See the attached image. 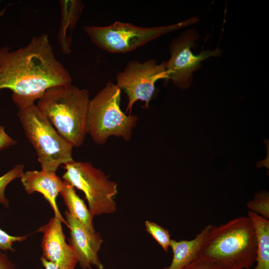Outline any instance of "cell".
Instances as JSON below:
<instances>
[{
    "label": "cell",
    "instance_id": "1",
    "mask_svg": "<svg viewBox=\"0 0 269 269\" xmlns=\"http://www.w3.org/2000/svg\"><path fill=\"white\" fill-rule=\"evenodd\" d=\"M71 84V76L56 58L48 34L35 36L14 51L0 48V90L12 91L18 109L34 104L50 88Z\"/></svg>",
    "mask_w": 269,
    "mask_h": 269
},
{
    "label": "cell",
    "instance_id": "2",
    "mask_svg": "<svg viewBox=\"0 0 269 269\" xmlns=\"http://www.w3.org/2000/svg\"><path fill=\"white\" fill-rule=\"evenodd\" d=\"M256 234L248 216H241L219 226L211 225L199 256L217 269H251L255 264Z\"/></svg>",
    "mask_w": 269,
    "mask_h": 269
},
{
    "label": "cell",
    "instance_id": "3",
    "mask_svg": "<svg viewBox=\"0 0 269 269\" xmlns=\"http://www.w3.org/2000/svg\"><path fill=\"white\" fill-rule=\"evenodd\" d=\"M89 91L72 84L46 90L36 106L57 132L73 147L83 143L87 133Z\"/></svg>",
    "mask_w": 269,
    "mask_h": 269
},
{
    "label": "cell",
    "instance_id": "4",
    "mask_svg": "<svg viewBox=\"0 0 269 269\" xmlns=\"http://www.w3.org/2000/svg\"><path fill=\"white\" fill-rule=\"evenodd\" d=\"M121 89L111 81L90 100L87 133L95 142L103 144L111 136L129 141L137 124L136 115H129L121 109Z\"/></svg>",
    "mask_w": 269,
    "mask_h": 269
},
{
    "label": "cell",
    "instance_id": "5",
    "mask_svg": "<svg viewBox=\"0 0 269 269\" xmlns=\"http://www.w3.org/2000/svg\"><path fill=\"white\" fill-rule=\"evenodd\" d=\"M17 116L42 170L55 172L61 164L74 160L73 146L57 132L36 105L19 108Z\"/></svg>",
    "mask_w": 269,
    "mask_h": 269
},
{
    "label": "cell",
    "instance_id": "6",
    "mask_svg": "<svg viewBox=\"0 0 269 269\" xmlns=\"http://www.w3.org/2000/svg\"><path fill=\"white\" fill-rule=\"evenodd\" d=\"M196 17L174 24L142 27L116 21L107 26L86 25L84 30L91 41L101 50L112 53H126L161 35L198 22Z\"/></svg>",
    "mask_w": 269,
    "mask_h": 269
},
{
    "label": "cell",
    "instance_id": "7",
    "mask_svg": "<svg viewBox=\"0 0 269 269\" xmlns=\"http://www.w3.org/2000/svg\"><path fill=\"white\" fill-rule=\"evenodd\" d=\"M63 167L66 170L62 176L63 180L84 193L93 217L116 211L114 198L118 193V184L110 180L102 170L90 162L75 160L65 164Z\"/></svg>",
    "mask_w": 269,
    "mask_h": 269
},
{
    "label": "cell",
    "instance_id": "8",
    "mask_svg": "<svg viewBox=\"0 0 269 269\" xmlns=\"http://www.w3.org/2000/svg\"><path fill=\"white\" fill-rule=\"evenodd\" d=\"M160 79L167 80L165 62L158 64L154 59L143 62L129 61L116 77V84L128 97L125 113L131 115L134 104L138 100L144 103L143 108H148L155 90V84Z\"/></svg>",
    "mask_w": 269,
    "mask_h": 269
},
{
    "label": "cell",
    "instance_id": "9",
    "mask_svg": "<svg viewBox=\"0 0 269 269\" xmlns=\"http://www.w3.org/2000/svg\"><path fill=\"white\" fill-rule=\"evenodd\" d=\"M199 38V33L194 28L185 31L170 43V57L165 62L167 80L180 89H186L192 82L193 73L201 67V63L210 57H218L221 50L217 48L213 50H202L194 54L192 48Z\"/></svg>",
    "mask_w": 269,
    "mask_h": 269
},
{
    "label": "cell",
    "instance_id": "10",
    "mask_svg": "<svg viewBox=\"0 0 269 269\" xmlns=\"http://www.w3.org/2000/svg\"><path fill=\"white\" fill-rule=\"evenodd\" d=\"M70 230L69 244L75 253L82 269H104L98 257L103 239L98 232H92L66 210L64 213Z\"/></svg>",
    "mask_w": 269,
    "mask_h": 269
},
{
    "label": "cell",
    "instance_id": "11",
    "mask_svg": "<svg viewBox=\"0 0 269 269\" xmlns=\"http://www.w3.org/2000/svg\"><path fill=\"white\" fill-rule=\"evenodd\" d=\"M62 223L54 216L38 230V232L43 233L41 257L60 269H75L78 260L73 249L65 241Z\"/></svg>",
    "mask_w": 269,
    "mask_h": 269
},
{
    "label": "cell",
    "instance_id": "12",
    "mask_svg": "<svg viewBox=\"0 0 269 269\" xmlns=\"http://www.w3.org/2000/svg\"><path fill=\"white\" fill-rule=\"evenodd\" d=\"M20 178L26 193L28 194L35 192L41 193L50 205L54 217L68 226L56 203V198L62 188L64 180L58 176L55 172L42 169L40 171L23 172Z\"/></svg>",
    "mask_w": 269,
    "mask_h": 269
},
{
    "label": "cell",
    "instance_id": "13",
    "mask_svg": "<svg viewBox=\"0 0 269 269\" xmlns=\"http://www.w3.org/2000/svg\"><path fill=\"white\" fill-rule=\"evenodd\" d=\"M59 1L61 21L57 39L62 52L68 55L72 50L73 32L84 6L79 0H60Z\"/></svg>",
    "mask_w": 269,
    "mask_h": 269
},
{
    "label": "cell",
    "instance_id": "14",
    "mask_svg": "<svg viewBox=\"0 0 269 269\" xmlns=\"http://www.w3.org/2000/svg\"><path fill=\"white\" fill-rule=\"evenodd\" d=\"M211 224L205 226L190 240L177 241L171 239L170 247L173 257L170 264L163 269H183L199 257L203 241Z\"/></svg>",
    "mask_w": 269,
    "mask_h": 269
},
{
    "label": "cell",
    "instance_id": "15",
    "mask_svg": "<svg viewBox=\"0 0 269 269\" xmlns=\"http://www.w3.org/2000/svg\"><path fill=\"white\" fill-rule=\"evenodd\" d=\"M248 217L253 225L257 242L256 265L251 269H269V220L250 211Z\"/></svg>",
    "mask_w": 269,
    "mask_h": 269
},
{
    "label": "cell",
    "instance_id": "16",
    "mask_svg": "<svg viewBox=\"0 0 269 269\" xmlns=\"http://www.w3.org/2000/svg\"><path fill=\"white\" fill-rule=\"evenodd\" d=\"M60 192L69 213L92 232H95L93 225V216L83 200L76 193L75 188L64 181Z\"/></svg>",
    "mask_w": 269,
    "mask_h": 269
},
{
    "label": "cell",
    "instance_id": "17",
    "mask_svg": "<svg viewBox=\"0 0 269 269\" xmlns=\"http://www.w3.org/2000/svg\"><path fill=\"white\" fill-rule=\"evenodd\" d=\"M145 227L146 232L161 246L163 251L167 252L171 240L168 230L149 221L145 222Z\"/></svg>",
    "mask_w": 269,
    "mask_h": 269
},
{
    "label": "cell",
    "instance_id": "18",
    "mask_svg": "<svg viewBox=\"0 0 269 269\" xmlns=\"http://www.w3.org/2000/svg\"><path fill=\"white\" fill-rule=\"evenodd\" d=\"M250 211L269 220V194L267 191L256 194L253 199L247 203Z\"/></svg>",
    "mask_w": 269,
    "mask_h": 269
},
{
    "label": "cell",
    "instance_id": "19",
    "mask_svg": "<svg viewBox=\"0 0 269 269\" xmlns=\"http://www.w3.org/2000/svg\"><path fill=\"white\" fill-rule=\"evenodd\" d=\"M23 164H17L0 176V203L5 207H7L9 205L8 200L5 195V188L12 180L20 177L23 172Z\"/></svg>",
    "mask_w": 269,
    "mask_h": 269
},
{
    "label": "cell",
    "instance_id": "20",
    "mask_svg": "<svg viewBox=\"0 0 269 269\" xmlns=\"http://www.w3.org/2000/svg\"><path fill=\"white\" fill-rule=\"evenodd\" d=\"M27 236H11L0 229V250L5 252L9 250L14 252L12 245L16 242H22L25 240Z\"/></svg>",
    "mask_w": 269,
    "mask_h": 269
},
{
    "label": "cell",
    "instance_id": "21",
    "mask_svg": "<svg viewBox=\"0 0 269 269\" xmlns=\"http://www.w3.org/2000/svg\"><path fill=\"white\" fill-rule=\"evenodd\" d=\"M183 269H217L205 258L199 256Z\"/></svg>",
    "mask_w": 269,
    "mask_h": 269
},
{
    "label": "cell",
    "instance_id": "22",
    "mask_svg": "<svg viewBox=\"0 0 269 269\" xmlns=\"http://www.w3.org/2000/svg\"><path fill=\"white\" fill-rule=\"evenodd\" d=\"M16 142L5 132L4 128L0 125V151L14 145Z\"/></svg>",
    "mask_w": 269,
    "mask_h": 269
},
{
    "label": "cell",
    "instance_id": "23",
    "mask_svg": "<svg viewBox=\"0 0 269 269\" xmlns=\"http://www.w3.org/2000/svg\"><path fill=\"white\" fill-rule=\"evenodd\" d=\"M0 269H16L6 254L0 250Z\"/></svg>",
    "mask_w": 269,
    "mask_h": 269
},
{
    "label": "cell",
    "instance_id": "24",
    "mask_svg": "<svg viewBox=\"0 0 269 269\" xmlns=\"http://www.w3.org/2000/svg\"><path fill=\"white\" fill-rule=\"evenodd\" d=\"M40 261L44 269H60L56 265L47 261L42 257L40 258Z\"/></svg>",
    "mask_w": 269,
    "mask_h": 269
},
{
    "label": "cell",
    "instance_id": "25",
    "mask_svg": "<svg viewBox=\"0 0 269 269\" xmlns=\"http://www.w3.org/2000/svg\"><path fill=\"white\" fill-rule=\"evenodd\" d=\"M5 11V9H4L2 11H0V16H2L4 14Z\"/></svg>",
    "mask_w": 269,
    "mask_h": 269
}]
</instances>
